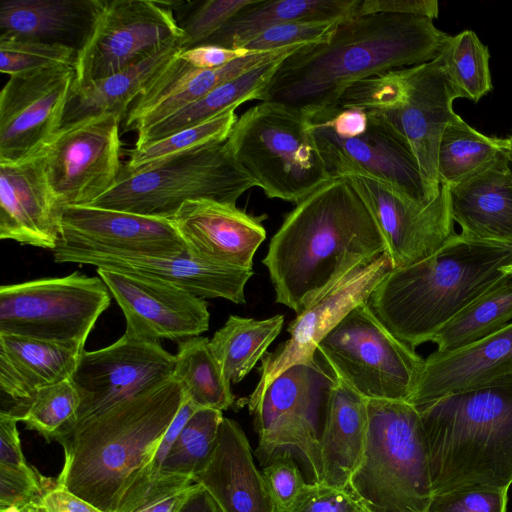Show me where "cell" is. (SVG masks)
Wrapping results in <instances>:
<instances>
[{"label": "cell", "mask_w": 512, "mask_h": 512, "mask_svg": "<svg viewBox=\"0 0 512 512\" xmlns=\"http://www.w3.org/2000/svg\"><path fill=\"white\" fill-rule=\"evenodd\" d=\"M384 252L367 203L347 177L335 176L286 215L263 264L276 302L299 315Z\"/></svg>", "instance_id": "1"}, {"label": "cell", "mask_w": 512, "mask_h": 512, "mask_svg": "<svg viewBox=\"0 0 512 512\" xmlns=\"http://www.w3.org/2000/svg\"><path fill=\"white\" fill-rule=\"evenodd\" d=\"M448 37L427 17L355 15L341 21L327 41L307 44L284 58L260 102L312 114L332 106L357 81L436 59Z\"/></svg>", "instance_id": "2"}, {"label": "cell", "mask_w": 512, "mask_h": 512, "mask_svg": "<svg viewBox=\"0 0 512 512\" xmlns=\"http://www.w3.org/2000/svg\"><path fill=\"white\" fill-rule=\"evenodd\" d=\"M512 279V245L454 234L434 254L390 270L367 305L399 340L415 348L493 287Z\"/></svg>", "instance_id": "3"}, {"label": "cell", "mask_w": 512, "mask_h": 512, "mask_svg": "<svg viewBox=\"0 0 512 512\" xmlns=\"http://www.w3.org/2000/svg\"><path fill=\"white\" fill-rule=\"evenodd\" d=\"M185 399L171 378L58 433L64 451L56 483L104 512L118 506L153 456Z\"/></svg>", "instance_id": "4"}, {"label": "cell", "mask_w": 512, "mask_h": 512, "mask_svg": "<svg viewBox=\"0 0 512 512\" xmlns=\"http://www.w3.org/2000/svg\"><path fill=\"white\" fill-rule=\"evenodd\" d=\"M433 496L512 484V373L415 407Z\"/></svg>", "instance_id": "5"}, {"label": "cell", "mask_w": 512, "mask_h": 512, "mask_svg": "<svg viewBox=\"0 0 512 512\" xmlns=\"http://www.w3.org/2000/svg\"><path fill=\"white\" fill-rule=\"evenodd\" d=\"M347 489L369 512H427L433 498L427 441L412 404L368 400L366 445Z\"/></svg>", "instance_id": "6"}, {"label": "cell", "mask_w": 512, "mask_h": 512, "mask_svg": "<svg viewBox=\"0 0 512 512\" xmlns=\"http://www.w3.org/2000/svg\"><path fill=\"white\" fill-rule=\"evenodd\" d=\"M457 96L438 59L392 69L349 85L331 107L361 108L410 144L429 197L439 191L437 157Z\"/></svg>", "instance_id": "7"}, {"label": "cell", "mask_w": 512, "mask_h": 512, "mask_svg": "<svg viewBox=\"0 0 512 512\" xmlns=\"http://www.w3.org/2000/svg\"><path fill=\"white\" fill-rule=\"evenodd\" d=\"M226 143L268 198L297 204L332 178L308 116L287 105L260 102L249 108Z\"/></svg>", "instance_id": "8"}, {"label": "cell", "mask_w": 512, "mask_h": 512, "mask_svg": "<svg viewBox=\"0 0 512 512\" xmlns=\"http://www.w3.org/2000/svg\"><path fill=\"white\" fill-rule=\"evenodd\" d=\"M255 186L225 141L133 173L120 172L116 183L88 206L171 219L187 201L236 205Z\"/></svg>", "instance_id": "9"}, {"label": "cell", "mask_w": 512, "mask_h": 512, "mask_svg": "<svg viewBox=\"0 0 512 512\" xmlns=\"http://www.w3.org/2000/svg\"><path fill=\"white\" fill-rule=\"evenodd\" d=\"M336 379L316 352L313 361L287 368L268 385L251 412L261 464L289 451L304 465L311 483L321 482L320 437Z\"/></svg>", "instance_id": "10"}, {"label": "cell", "mask_w": 512, "mask_h": 512, "mask_svg": "<svg viewBox=\"0 0 512 512\" xmlns=\"http://www.w3.org/2000/svg\"><path fill=\"white\" fill-rule=\"evenodd\" d=\"M335 375L368 400L409 401L424 359L396 338L367 303L351 310L319 343Z\"/></svg>", "instance_id": "11"}, {"label": "cell", "mask_w": 512, "mask_h": 512, "mask_svg": "<svg viewBox=\"0 0 512 512\" xmlns=\"http://www.w3.org/2000/svg\"><path fill=\"white\" fill-rule=\"evenodd\" d=\"M110 301L99 276L80 272L2 285L0 334L85 345Z\"/></svg>", "instance_id": "12"}, {"label": "cell", "mask_w": 512, "mask_h": 512, "mask_svg": "<svg viewBox=\"0 0 512 512\" xmlns=\"http://www.w3.org/2000/svg\"><path fill=\"white\" fill-rule=\"evenodd\" d=\"M183 38L172 2L100 0L88 37L77 52L73 91L113 75Z\"/></svg>", "instance_id": "13"}, {"label": "cell", "mask_w": 512, "mask_h": 512, "mask_svg": "<svg viewBox=\"0 0 512 512\" xmlns=\"http://www.w3.org/2000/svg\"><path fill=\"white\" fill-rule=\"evenodd\" d=\"M121 122L101 114L65 124L40 151L61 207L88 206L116 183L123 166Z\"/></svg>", "instance_id": "14"}, {"label": "cell", "mask_w": 512, "mask_h": 512, "mask_svg": "<svg viewBox=\"0 0 512 512\" xmlns=\"http://www.w3.org/2000/svg\"><path fill=\"white\" fill-rule=\"evenodd\" d=\"M335 176L347 177L367 203L386 240L393 269L427 258L456 234L447 186L440 185L433 200L419 202L355 165L337 167Z\"/></svg>", "instance_id": "15"}, {"label": "cell", "mask_w": 512, "mask_h": 512, "mask_svg": "<svg viewBox=\"0 0 512 512\" xmlns=\"http://www.w3.org/2000/svg\"><path fill=\"white\" fill-rule=\"evenodd\" d=\"M174 369L175 355L159 342L125 333L109 346L84 350L71 377L80 406L69 428L158 387L173 377Z\"/></svg>", "instance_id": "16"}, {"label": "cell", "mask_w": 512, "mask_h": 512, "mask_svg": "<svg viewBox=\"0 0 512 512\" xmlns=\"http://www.w3.org/2000/svg\"><path fill=\"white\" fill-rule=\"evenodd\" d=\"M75 67L59 66L9 76L0 93V163L39 153L61 128Z\"/></svg>", "instance_id": "17"}, {"label": "cell", "mask_w": 512, "mask_h": 512, "mask_svg": "<svg viewBox=\"0 0 512 512\" xmlns=\"http://www.w3.org/2000/svg\"><path fill=\"white\" fill-rule=\"evenodd\" d=\"M393 269L388 252L337 284L321 299L290 322L289 338L266 352L258 368L259 381L248 400L250 413L268 385L287 368L311 362L326 335L356 306L367 302L379 282Z\"/></svg>", "instance_id": "18"}, {"label": "cell", "mask_w": 512, "mask_h": 512, "mask_svg": "<svg viewBox=\"0 0 512 512\" xmlns=\"http://www.w3.org/2000/svg\"><path fill=\"white\" fill-rule=\"evenodd\" d=\"M121 308L125 334L159 342L200 336L209 329L210 313L205 299L161 281L97 269Z\"/></svg>", "instance_id": "19"}, {"label": "cell", "mask_w": 512, "mask_h": 512, "mask_svg": "<svg viewBox=\"0 0 512 512\" xmlns=\"http://www.w3.org/2000/svg\"><path fill=\"white\" fill-rule=\"evenodd\" d=\"M61 227L57 247L150 256L188 253L170 219L94 206H65Z\"/></svg>", "instance_id": "20"}, {"label": "cell", "mask_w": 512, "mask_h": 512, "mask_svg": "<svg viewBox=\"0 0 512 512\" xmlns=\"http://www.w3.org/2000/svg\"><path fill=\"white\" fill-rule=\"evenodd\" d=\"M56 263L93 265L137 277L177 286L201 299L223 298L236 304L246 302L245 286L252 269L215 265L193 259L188 253L179 256L108 254L56 247Z\"/></svg>", "instance_id": "21"}, {"label": "cell", "mask_w": 512, "mask_h": 512, "mask_svg": "<svg viewBox=\"0 0 512 512\" xmlns=\"http://www.w3.org/2000/svg\"><path fill=\"white\" fill-rule=\"evenodd\" d=\"M265 216H253L233 204L187 201L170 219L195 260L252 269L253 258L266 238Z\"/></svg>", "instance_id": "22"}, {"label": "cell", "mask_w": 512, "mask_h": 512, "mask_svg": "<svg viewBox=\"0 0 512 512\" xmlns=\"http://www.w3.org/2000/svg\"><path fill=\"white\" fill-rule=\"evenodd\" d=\"M61 205L48 182L41 152L0 163V239L53 251L61 240Z\"/></svg>", "instance_id": "23"}, {"label": "cell", "mask_w": 512, "mask_h": 512, "mask_svg": "<svg viewBox=\"0 0 512 512\" xmlns=\"http://www.w3.org/2000/svg\"><path fill=\"white\" fill-rule=\"evenodd\" d=\"M368 116L365 133L353 138H340L326 127L311 124L330 175L341 165H355L392 183L416 201L433 200L408 141L389 124Z\"/></svg>", "instance_id": "24"}, {"label": "cell", "mask_w": 512, "mask_h": 512, "mask_svg": "<svg viewBox=\"0 0 512 512\" xmlns=\"http://www.w3.org/2000/svg\"><path fill=\"white\" fill-rule=\"evenodd\" d=\"M306 44L274 51H251L225 66L198 69L177 54L150 82L129 108L124 120L126 130L141 132L204 97L221 84L257 65L289 55Z\"/></svg>", "instance_id": "25"}, {"label": "cell", "mask_w": 512, "mask_h": 512, "mask_svg": "<svg viewBox=\"0 0 512 512\" xmlns=\"http://www.w3.org/2000/svg\"><path fill=\"white\" fill-rule=\"evenodd\" d=\"M193 481L212 496L221 512H278L249 441L232 419L223 418L214 450Z\"/></svg>", "instance_id": "26"}, {"label": "cell", "mask_w": 512, "mask_h": 512, "mask_svg": "<svg viewBox=\"0 0 512 512\" xmlns=\"http://www.w3.org/2000/svg\"><path fill=\"white\" fill-rule=\"evenodd\" d=\"M512 373V322L459 349L432 352L410 400L414 407Z\"/></svg>", "instance_id": "27"}, {"label": "cell", "mask_w": 512, "mask_h": 512, "mask_svg": "<svg viewBox=\"0 0 512 512\" xmlns=\"http://www.w3.org/2000/svg\"><path fill=\"white\" fill-rule=\"evenodd\" d=\"M449 189L452 216L461 235L512 245V170L506 151Z\"/></svg>", "instance_id": "28"}, {"label": "cell", "mask_w": 512, "mask_h": 512, "mask_svg": "<svg viewBox=\"0 0 512 512\" xmlns=\"http://www.w3.org/2000/svg\"><path fill=\"white\" fill-rule=\"evenodd\" d=\"M83 351V344L0 334L1 392L19 407L37 390L71 379Z\"/></svg>", "instance_id": "29"}, {"label": "cell", "mask_w": 512, "mask_h": 512, "mask_svg": "<svg viewBox=\"0 0 512 512\" xmlns=\"http://www.w3.org/2000/svg\"><path fill=\"white\" fill-rule=\"evenodd\" d=\"M100 0H4L0 38L61 44L78 50L93 26Z\"/></svg>", "instance_id": "30"}, {"label": "cell", "mask_w": 512, "mask_h": 512, "mask_svg": "<svg viewBox=\"0 0 512 512\" xmlns=\"http://www.w3.org/2000/svg\"><path fill=\"white\" fill-rule=\"evenodd\" d=\"M367 430L368 399L337 377L320 437V483L347 489L361 462Z\"/></svg>", "instance_id": "31"}, {"label": "cell", "mask_w": 512, "mask_h": 512, "mask_svg": "<svg viewBox=\"0 0 512 512\" xmlns=\"http://www.w3.org/2000/svg\"><path fill=\"white\" fill-rule=\"evenodd\" d=\"M182 39L171 41L149 57L71 92L62 126L101 114H114L124 120L131 105L150 82L184 50Z\"/></svg>", "instance_id": "32"}, {"label": "cell", "mask_w": 512, "mask_h": 512, "mask_svg": "<svg viewBox=\"0 0 512 512\" xmlns=\"http://www.w3.org/2000/svg\"><path fill=\"white\" fill-rule=\"evenodd\" d=\"M361 0H254L204 44L239 49L266 29L290 22H341ZM203 45V44H202Z\"/></svg>", "instance_id": "33"}, {"label": "cell", "mask_w": 512, "mask_h": 512, "mask_svg": "<svg viewBox=\"0 0 512 512\" xmlns=\"http://www.w3.org/2000/svg\"><path fill=\"white\" fill-rule=\"evenodd\" d=\"M290 55V54H289ZM284 55L255 66L242 75L216 87L201 99L137 133L135 147H142L181 130L210 120L246 101H260Z\"/></svg>", "instance_id": "34"}, {"label": "cell", "mask_w": 512, "mask_h": 512, "mask_svg": "<svg viewBox=\"0 0 512 512\" xmlns=\"http://www.w3.org/2000/svg\"><path fill=\"white\" fill-rule=\"evenodd\" d=\"M223 418L222 411L201 408L188 419L165 459L155 502L194 483L214 450Z\"/></svg>", "instance_id": "35"}, {"label": "cell", "mask_w": 512, "mask_h": 512, "mask_svg": "<svg viewBox=\"0 0 512 512\" xmlns=\"http://www.w3.org/2000/svg\"><path fill=\"white\" fill-rule=\"evenodd\" d=\"M284 324L283 315L256 320L230 315L209 339L210 349L226 379L239 383L265 355Z\"/></svg>", "instance_id": "36"}, {"label": "cell", "mask_w": 512, "mask_h": 512, "mask_svg": "<svg viewBox=\"0 0 512 512\" xmlns=\"http://www.w3.org/2000/svg\"><path fill=\"white\" fill-rule=\"evenodd\" d=\"M173 378L181 384L185 397L199 409L224 411L235 401L231 383L224 376L206 337L179 341Z\"/></svg>", "instance_id": "37"}, {"label": "cell", "mask_w": 512, "mask_h": 512, "mask_svg": "<svg viewBox=\"0 0 512 512\" xmlns=\"http://www.w3.org/2000/svg\"><path fill=\"white\" fill-rule=\"evenodd\" d=\"M504 151H507L506 138L487 136L456 114L440 140L437 157L439 184L453 187L465 181Z\"/></svg>", "instance_id": "38"}, {"label": "cell", "mask_w": 512, "mask_h": 512, "mask_svg": "<svg viewBox=\"0 0 512 512\" xmlns=\"http://www.w3.org/2000/svg\"><path fill=\"white\" fill-rule=\"evenodd\" d=\"M512 322V279L471 303L433 338L435 351L450 352L476 342Z\"/></svg>", "instance_id": "39"}, {"label": "cell", "mask_w": 512, "mask_h": 512, "mask_svg": "<svg viewBox=\"0 0 512 512\" xmlns=\"http://www.w3.org/2000/svg\"><path fill=\"white\" fill-rule=\"evenodd\" d=\"M438 59L457 98L476 103L491 92L489 50L474 31L449 35Z\"/></svg>", "instance_id": "40"}, {"label": "cell", "mask_w": 512, "mask_h": 512, "mask_svg": "<svg viewBox=\"0 0 512 512\" xmlns=\"http://www.w3.org/2000/svg\"><path fill=\"white\" fill-rule=\"evenodd\" d=\"M231 109L210 120L181 130L142 147L130 150L120 172L133 173L174 156L209 145L224 143L237 120Z\"/></svg>", "instance_id": "41"}, {"label": "cell", "mask_w": 512, "mask_h": 512, "mask_svg": "<svg viewBox=\"0 0 512 512\" xmlns=\"http://www.w3.org/2000/svg\"><path fill=\"white\" fill-rule=\"evenodd\" d=\"M79 406V393L67 379L37 390L23 405L5 411L50 441L73 424Z\"/></svg>", "instance_id": "42"}, {"label": "cell", "mask_w": 512, "mask_h": 512, "mask_svg": "<svg viewBox=\"0 0 512 512\" xmlns=\"http://www.w3.org/2000/svg\"><path fill=\"white\" fill-rule=\"evenodd\" d=\"M199 409L188 398L167 429L151 459L139 472L133 483L125 492L117 512H137L155 503V492L161 478L165 459L188 419Z\"/></svg>", "instance_id": "43"}, {"label": "cell", "mask_w": 512, "mask_h": 512, "mask_svg": "<svg viewBox=\"0 0 512 512\" xmlns=\"http://www.w3.org/2000/svg\"><path fill=\"white\" fill-rule=\"evenodd\" d=\"M77 50L33 40L0 38V72L9 76L41 69L75 67Z\"/></svg>", "instance_id": "44"}, {"label": "cell", "mask_w": 512, "mask_h": 512, "mask_svg": "<svg viewBox=\"0 0 512 512\" xmlns=\"http://www.w3.org/2000/svg\"><path fill=\"white\" fill-rule=\"evenodd\" d=\"M254 0H206L194 8L182 24L184 50L204 44L229 20Z\"/></svg>", "instance_id": "45"}, {"label": "cell", "mask_w": 512, "mask_h": 512, "mask_svg": "<svg viewBox=\"0 0 512 512\" xmlns=\"http://www.w3.org/2000/svg\"><path fill=\"white\" fill-rule=\"evenodd\" d=\"M340 22H290L270 27L254 37L242 48L267 52L280 48L327 41Z\"/></svg>", "instance_id": "46"}, {"label": "cell", "mask_w": 512, "mask_h": 512, "mask_svg": "<svg viewBox=\"0 0 512 512\" xmlns=\"http://www.w3.org/2000/svg\"><path fill=\"white\" fill-rule=\"evenodd\" d=\"M262 474L278 512L289 510L307 489L309 483L289 451L276 454L264 466Z\"/></svg>", "instance_id": "47"}, {"label": "cell", "mask_w": 512, "mask_h": 512, "mask_svg": "<svg viewBox=\"0 0 512 512\" xmlns=\"http://www.w3.org/2000/svg\"><path fill=\"white\" fill-rule=\"evenodd\" d=\"M507 488L474 487L433 496L427 512H506Z\"/></svg>", "instance_id": "48"}, {"label": "cell", "mask_w": 512, "mask_h": 512, "mask_svg": "<svg viewBox=\"0 0 512 512\" xmlns=\"http://www.w3.org/2000/svg\"><path fill=\"white\" fill-rule=\"evenodd\" d=\"M45 482L29 464L0 466V510L42 501Z\"/></svg>", "instance_id": "49"}, {"label": "cell", "mask_w": 512, "mask_h": 512, "mask_svg": "<svg viewBox=\"0 0 512 512\" xmlns=\"http://www.w3.org/2000/svg\"><path fill=\"white\" fill-rule=\"evenodd\" d=\"M284 512H369L348 490L309 483L298 501Z\"/></svg>", "instance_id": "50"}, {"label": "cell", "mask_w": 512, "mask_h": 512, "mask_svg": "<svg viewBox=\"0 0 512 512\" xmlns=\"http://www.w3.org/2000/svg\"><path fill=\"white\" fill-rule=\"evenodd\" d=\"M389 13L427 17L432 20L439 15L436 0H361L357 15Z\"/></svg>", "instance_id": "51"}, {"label": "cell", "mask_w": 512, "mask_h": 512, "mask_svg": "<svg viewBox=\"0 0 512 512\" xmlns=\"http://www.w3.org/2000/svg\"><path fill=\"white\" fill-rule=\"evenodd\" d=\"M251 51L243 48L230 49L217 45L203 44L183 50L179 57L198 69H216L245 56Z\"/></svg>", "instance_id": "52"}, {"label": "cell", "mask_w": 512, "mask_h": 512, "mask_svg": "<svg viewBox=\"0 0 512 512\" xmlns=\"http://www.w3.org/2000/svg\"><path fill=\"white\" fill-rule=\"evenodd\" d=\"M45 512H104L95 505L75 495L56 481L48 486L42 498Z\"/></svg>", "instance_id": "53"}, {"label": "cell", "mask_w": 512, "mask_h": 512, "mask_svg": "<svg viewBox=\"0 0 512 512\" xmlns=\"http://www.w3.org/2000/svg\"><path fill=\"white\" fill-rule=\"evenodd\" d=\"M178 512H221L212 496L196 484Z\"/></svg>", "instance_id": "54"}, {"label": "cell", "mask_w": 512, "mask_h": 512, "mask_svg": "<svg viewBox=\"0 0 512 512\" xmlns=\"http://www.w3.org/2000/svg\"><path fill=\"white\" fill-rule=\"evenodd\" d=\"M196 483L175 492L137 512H178L188 498Z\"/></svg>", "instance_id": "55"}, {"label": "cell", "mask_w": 512, "mask_h": 512, "mask_svg": "<svg viewBox=\"0 0 512 512\" xmlns=\"http://www.w3.org/2000/svg\"><path fill=\"white\" fill-rule=\"evenodd\" d=\"M0 512H45L42 501L30 503L20 507H9Z\"/></svg>", "instance_id": "56"}, {"label": "cell", "mask_w": 512, "mask_h": 512, "mask_svg": "<svg viewBox=\"0 0 512 512\" xmlns=\"http://www.w3.org/2000/svg\"><path fill=\"white\" fill-rule=\"evenodd\" d=\"M506 139H507V151H506V154H507V157H508V160H509V163H510V166H511V170H512V132L509 135V137H507Z\"/></svg>", "instance_id": "57"}]
</instances>
